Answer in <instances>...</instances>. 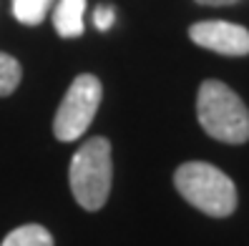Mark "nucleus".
Listing matches in <instances>:
<instances>
[{"label":"nucleus","mask_w":249,"mask_h":246,"mask_svg":"<svg viewBox=\"0 0 249 246\" xmlns=\"http://www.w3.org/2000/svg\"><path fill=\"white\" fill-rule=\"evenodd\" d=\"M196 118L204 133L222 143L249 141V111L244 100L222 81H204L196 96Z\"/></svg>","instance_id":"obj_1"},{"label":"nucleus","mask_w":249,"mask_h":246,"mask_svg":"<svg viewBox=\"0 0 249 246\" xmlns=\"http://www.w3.org/2000/svg\"><path fill=\"white\" fill-rule=\"evenodd\" d=\"M68 181L73 198L86 211L104 209L111 194L113 181V161H111V143L104 136H93L73 153Z\"/></svg>","instance_id":"obj_2"},{"label":"nucleus","mask_w":249,"mask_h":246,"mask_svg":"<svg viewBox=\"0 0 249 246\" xmlns=\"http://www.w3.org/2000/svg\"><path fill=\"white\" fill-rule=\"evenodd\" d=\"M174 186L184 196V201H189L194 209L214 216V219H224L237 209L234 181L212 164L204 161L181 164L174 173Z\"/></svg>","instance_id":"obj_3"},{"label":"nucleus","mask_w":249,"mask_h":246,"mask_svg":"<svg viewBox=\"0 0 249 246\" xmlns=\"http://www.w3.org/2000/svg\"><path fill=\"white\" fill-rule=\"evenodd\" d=\"M104 98V85L91 73H81L66 91L53 118V133L58 141H78L93 121Z\"/></svg>","instance_id":"obj_4"},{"label":"nucleus","mask_w":249,"mask_h":246,"mask_svg":"<svg viewBox=\"0 0 249 246\" xmlns=\"http://www.w3.org/2000/svg\"><path fill=\"white\" fill-rule=\"evenodd\" d=\"M189 38L219 55H249V31L237 23L201 20L189 28Z\"/></svg>","instance_id":"obj_5"},{"label":"nucleus","mask_w":249,"mask_h":246,"mask_svg":"<svg viewBox=\"0 0 249 246\" xmlns=\"http://www.w3.org/2000/svg\"><path fill=\"white\" fill-rule=\"evenodd\" d=\"M83 13H86V0H58L53 10V25L61 38H78L83 35Z\"/></svg>","instance_id":"obj_6"},{"label":"nucleus","mask_w":249,"mask_h":246,"mask_svg":"<svg viewBox=\"0 0 249 246\" xmlns=\"http://www.w3.org/2000/svg\"><path fill=\"white\" fill-rule=\"evenodd\" d=\"M0 246H53V236L38 224H25L10 231Z\"/></svg>","instance_id":"obj_7"},{"label":"nucleus","mask_w":249,"mask_h":246,"mask_svg":"<svg viewBox=\"0 0 249 246\" xmlns=\"http://www.w3.org/2000/svg\"><path fill=\"white\" fill-rule=\"evenodd\" d=\"M51 8L53 0H13V16L23 25H40Z\"/></svg>","instance_id":"obj_8"},{"label":"nucleus","mask_w":249,"mask_h":246,"mask_svg":"<svg viewBox=\"0 0 249 246\" xmlns=\"http://www.w3.org/2000/svg\"><path fill=\"white\" fill-rule=\"evenodd\" d=\"M20 78H23V68L18 63V58L0 50V98H5L16 91L20 85Z\"/></svg>","instance_id":"obj_9"},{"label":"nucleus","mask_w":249,"mask_h":246,"mask_svg":"<svg viewBox=\"0 0 249 246\" xmlns=\"http://www.w3.org/2000/svg\"><path fill=\"white\" fill-rule=\"evenodd\" d=\"M93 23L98 31H111V25L116 23V10L111 5H98L93 10Z\"/></svg>","instance_id":"obj_10"},{"label":"nucleus","mask_w":249,"mask_h":246,"mask_svg":"<svg viewBox=\"0 0 249 246\" xmlns=\"http://www.w3.org/2000/svg\"><path fill=\"white\" fill-rule=\"evenodd\" d=\"M199 5H212V8H219V5H234L239 0H196Z\"/></svg>","instance_id":"obj_11"}]
</instances>
